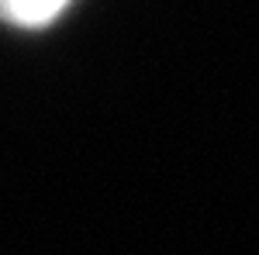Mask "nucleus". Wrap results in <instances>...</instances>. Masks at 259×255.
Returning a JSON list of instances; mask_svg holds the SVG:
<instances>
[{"mask_svg":"<svg viewBox=\"0 0 259 255\" xmlns=\"http://www.w3.org/2000/svg\"><path fill=\"white\" fill-rule=\"evenodd\" d=\"M69 0H0V18L14 24H45L59 14Z\"/></svg>","mask_w":259,"mask_h":255,"instance_id":"1","label":"nucleus"}]
</instances>
